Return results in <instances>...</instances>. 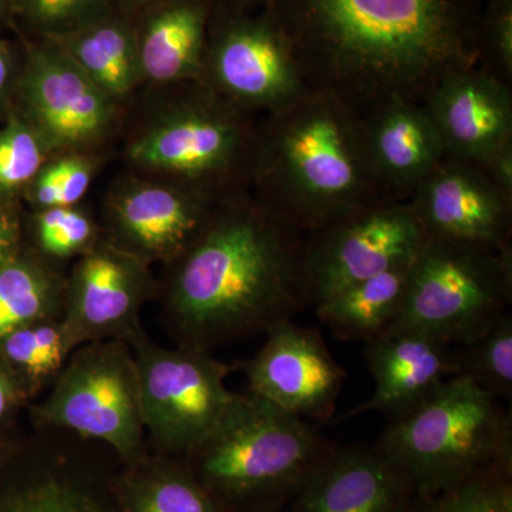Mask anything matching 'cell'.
I'll use <instances>...</instances> for the list:
<instances>
[{
  "instance_id": "6",
  "label": "cell",
  "mask_w": 512,
  "mask_h": 512,
  "mask_svg": "<svg viewBox=\"0 0 512 512\" xmlns=\"http://www.w3.org/2000/svg\"><path fill=\"white\" fill-rule=\"evenodd\" d=\"M511 301L512 248L427 237L410 264L402 312L393 325L466 345L510 311Z\"/></svg>"
},
{
  "instance_id": "8",
  "label": "cell",
  "mask_w": 512,
  "mask_h": 512,
  "mask_svg": "<svg viewBox=\"0 0 512 512\" xmlns=\"http://www.w3.org/2000/svg\"><path fill=\"white\" fill-rule=\"evenodd\" d=\"M127 343L136 360L146 433L167 451L190 454L234 400L229 367L204 350L164 348L141 330Z\"/></svg>"
},
{
  "instance_id": "24",
  "label": "cell",
  "mask_w": 512,
  "mask_h": 512,
  "mask_svg": "<svg viewBox=\"0 0 512 512\" xmlns=\"http://www.w3.org/2000/svg\"><path fill=\"white\" fill-rule=\"evenodd\" d=\"M59 288L45 269L10 258L0 266V340L23 326L53 319Z\"/></svg>"
},
{
  "instance_id": "13",
  "label": "cell",
  "mask_w": 512,
  "mask_h": 512,
  "mask_svg": "<svg viewBox=\"0 0 512 512\" xmlns=\"http://www.w3.org/2000/svg\"><path fill=\"white\" fill-rule=\"evenodd\" d=\"M406 202L427 237L511 248L512 198L473 161L444 154Z\"/></svg>"
},
{
  "instance_id": "38",
  "label": "cell",
  "mask_w": 512,
  "mask_h": 512,
  "mask_svg": "<svg viewBox=\"0 0 512 512\" xmlns=\"http://www.w3.org/2000/svg\"><path fill=\"white\" fill-rule=\"evenodd\" d=\"M13 400H15V386L6 375L0 373V419H3L8 412Z\"/></svg>"
},
{
  "instance_id": "20",
  "label": "cell",
  "mask_w": 512,
  "mask_h": 512,
  "mask_svg": "<svg viewBox=\"0 0 512 512\" xmlns=\"http://www.w3.org/2000/svg\"><path fill=\"white\" fill-rule=\"evenodd\" d=\"M212 198L200 192L141 187L123 195L116 227L138 259H177L211 220Z\"/></svg>"
},
{
  "instance_id": "11",
  "label": "cell",
  "mask_w": 512,
  "mask_h": 512,
  "mask_svg": "<svg viewBox=\"0 0 512 512\" xmlns=\"http://www.w3.org/2000/svg\"><path fill=\"white\" fill-rule=\"evenodd\" d=\"M200 79L241 110L274 113L309 90L291 45L274 19L234 23L204 56Z\"/></svg>"
},
{
  "instance_id": "35",
  "label": "cell",
  "mask_w": 512,
  "mask_h": 512,
  "mask_svg": "<svg viewBox=\"0 0 512 512\" xmlns=\"http://www.w3.org/2000/svg\"><path fill=\"white\" fill-rule=\"evenodd\" d=\"M36 201L43 208L62 207V195H60L59 175L56 165H50L37 177L35 185Z\"/></svg>"
},
{
  "instance_id": "25",
  "label": "cell",
  "mask_w": 512,
  "mask_h": 512,
  "mask_svg": "<svg viewBox=\"0 0 512 512\" xmlns=\"http://www.w3.org/2000/svg\"><path fill=\"white\" fill-rule=\"evenodd\" d=\"M124 512H222V505L194 473L165 467L128 485Z\"/></svg>"
},
{
  "instance_id": "15",
  "label": "cell",
  "mask_w": 512,
  "mask_h": 512,
  "mask_svg": "<svg viewBox=\"0 0 512 512\" xmlns=\"http://www.w3.org/2000/svg\"><path fill=\"white\" fill-rule=\"evenodd\" d=\"M22 97L40 136L56 146L93 143L106 134L113 119L109 94L60 45L33 50Z\"/></svg>"
},
{
  "instance_id": "34",
  "label": "cell",
  "mask_w": 512,
  "mask_h": 512,
  "mask_svg": "<svg viewBox=\"0 0 512 512\" xmlns=\"http://www.w3.org/2000/svg\"><path fill=\"white\" fill-rule=\"evenodd\" d=\"M478 165L483 167L498 188L512 198V141L495 151L493 156L488 157L483 164Z\"/></svg>"
},
{
  "instance_id": "16",
  "label": "cell",
  "mask_w": 512,
  "mask_h": 512,
  "mask_svg": "<svg viewBox=\"0 0 512 512\" xmlns=\"http://www.w3.org/2000/svg\"><path fill=\"white\" fill-rule=\"evenodd\" d=\"M421 104L446 156L483 164L512 141L511 86L481 63L447 74Z\"/></svg>"
},
{
  "instance_id": "29",
  "label": "cell",
  "mask_w": 512,
  "mask_h": 512,
  "mask_svg": "<svg viewBox=\"0 0 512 512\" xmlns=\"http://www.w3.org/2000/svg\"><path fill=\"white\" fill-rule=\"evenodd\" d=\"M43 141L35 127L16 117L0 128V192L16 190L39 173Z\"/></svg>"
},
{
  "instance_id": "27",
  "label": "cell",
  "mask_w": 512,
  "mask_h": 512,
  "mask_svg": "<svg viewBox=\"0 0 512 512\" xmlns=\"http://www.w3.org/2000/svg\"><path fill=\"white\" fill-rule=\"evenodd\" d=\"M3 356L33 382L57 375L72 348L60 319H46L23 326L0 340Z\"/></svg>"
},
{
  "instance_id": "23",
  "label": "cell",
  "mask_w": 512,
  "mask_h": 512,
  "mask_svg": "<svg viewBox=\"0 0 512 512\" xmlns=\"http://www.w3.org/2000/svg\"><path fill=\"white\" fill-rule=\"evenodd\" d=\"M56 39L111 99L133 89L141 73L140 57L136 37L126 26L94 22Z\"/></svg>"
},
{
  "instance_id": "5",
  "label": "cell",
  "mask_w": 512,
  "mask_h": 512,
  "mask_svg": "<svg viewBox=\"0 0 512 512\" xmlns=\"http://www.w3.org/2000/svg\"><path fill=\"white\" fill-rule=\"evenodd\" d=\"M375 447L402 471L417 497H429L512 463L511 413L457 375L419 409L389 421Z\"/></svg>"
},
{
  "instance_id": "4",
  "label": "cell",
  "mask_w": 512,
  "mask_h": 512,
  "mask_svg": "<svg viewBox=\"0 0 512 512\" xmlns=\"http://www.w3.org/2000/svg\"><path fill=\"white\" fill-rule=\"evenodd\" d=\"M309 421L255 393H235L210 436L188 456L194 476L221 505H264L292 500L335 450Z\"/></svg>"
},
{
  "instance_id": "10",
  "label": "cell",
  "mask_w": 512,
  "mask_h": 512,
  "mask_svg": "<svg viewBox=\"0 0 512 512\" xmlns=\"http://www.w3.org/2000/svg\"><path fill=\"white\" fill-rule=\"evenodd\" d=\"M198 101L140 138L130 156L138 164L191 178L211 197V188L241 173L252 177L258 131L242 119L245 110L212 90Z\"/></svg>"
},
{
  "instance_id": "3",
  "label": "cell",
  "mask_w": 512,
  "mask_h": 512,
  "mask_svg": "<svg viewBox=\"0 0 512 512\" xmlns=\"http://www.w3.org/2000/svg\"><path fill=\"white\" fill-rule=\"evenodd\" d=\"M252 178L258 201L302 235L366 205L394 200L370 163L359 114L319 90L266 114Z\"/></svg>"
},
{
  "instance_id": "40",
  "label": "cell",
  "mask_w": 512,
  "mask_h": 512,
  "mask_svg": "<svg viewBox=\"0 0 512 512\" xmlns=\"http://www.w3.org/2000/svg\"><path fill=\"white\" fill-rule=\"evenodd\" d=\"M268 512H276V511H274V510H268Z\"/></svg>"
},
{
  "instance_id": "39",
  "label": "cell",
  "mask_w": 512,
  "mask_h": 512,
  "mask_svg": "<svg viewBox=\"0 0 512 512\" xmlns=\"http://www.w3.org/2000/svg\"><path fill=\"white\" fill-rule=\"evenodd\" d=\"M9 3H12V0H0V9L6 8Z\"/></svg>"
},
{
  "instance_id": "17",
  "label": "cell",
  "mask_w": 512,
  "mask_h": 512,
  "mask_svg": "<svg viewBox=\"0 0 512 512\" xmlns=\"http://www.w3.org/2000/svg\"><path fill=\"white\" fill-rule=\"evenodd\" d=\"M365 359L375 377V393L339 421L375 412L389 421L402 419L426 403L448 379L460 375L456 346L402 326H390L366 342Z\"/></svg>"
},
{
  "instance_id": "28",
  "label": "cell",
  "mask_w": 512,
  "mask_h": 512,
  "mask_svg": "<svg viewBox=\"0 0 512 512\" xmlns=\"http://www.w3.org/2000/svg\"><path fill=\"white\" fill-rule=\"evenodd\" d=\"M511 466L497 464L444 493L416 497L409 512H512Z\"/></svg>"
},
{
  "instance_id": "12",
  "label": "cell",
  "mask_w": 512,
  "mask_h": 512,
  "mask_svg": "<svg viewBox=\"0 0 512 512\" xmlns=\"http://www.w3.org/2000/svg\"><path fill=\"white\" fill-rule=\"evenodd\" d=\"M248 390L303 420L329 423L346 372L316 329L291 320L266 332L262 348L244 363Z\"/></svg>"
},
{
  "instance_id": "9",
  "label": "cell",
  "mask_w": 512,
  "mask_h": 512,
  "mask_svg": "<svg viewBox=\"0 0 512 512\" xmlns=\"http://www.w3.org/2000/svg\"><path fill=\"white\" fill-rule=\"evenodd\" d=\"M427 235L406 201L384 200L305 235L303 276L309 306L346 286L409 264Z\"/></svg>"
},
{
  "instance_id": "22",
  "label": "cell",
  "mask_w": 512,
  "mask_h": 512,
  "mask_svg": "<svg viewBox=\"0 0 512 512\" xmlns=\"http://www.w3.org/2000/svg\"><path fill=\"white\" fill-rule=\"evenodd\" d=\"M204 35V10L194 3H177L157 13L138 43L141 73L161 83L200 79Z\"/></svg>"
},
{
  "instance_id": "14",
  "label": "cell",
  "mask_w": 512,
  "mask_h": 512,
  "mask_svg": "<svg viewBox=\"0 0 512 512\" xmlns=\"http://www.w3.org/2000/svg\"><path fill=\"white\" fill-rule=\"evenodd\" d=\"M150 296L143 261L120 249H93L77 265L60 319L72 350L123 340L140 332V311Z\"/></svg>"
},
{
  "instance_id": "7",
  "label": "cell",
  "mask_w": 512,
  "mask_h": 512,
  "mask_svg": "<svg viewBox=\"0 0 512 512\" xmlns=\"http://www.w3.org/2000/svg\"><path fill=\"white\" fill-rule=\"evenodd\" d=\"M37 414L46 426L104 441L126 460L140 456L146 429L131 346L106 340L74 349Z\"/></svg>"
},
{
  "instance_id": "32",
  "label": "cell",
  "mask_w": 512,
  "mask_h": 512,
  "mask_svg": "<svg viewBox=\"0 0 512 512\" xmlns=\"http://www.w3.org/2000/svg\"><path fill=\"white\" fill-rule=\"evenodd\" d=\"M93 225L72 207L46 208L37 220V237L46 254L69 256L89 244Z\"/></svg>"
},
{
  "instance_id": "31",
  "label": "cell",
  "mask_w": 512,
  "mask_h": 512,
  "mask_svg": "<svg viewBox=\"0 0 512 512\" xmlns=\"http://www.w3.org/2000/svg\"><path fill=\"white\" fill-rule=\"evenodd\" d=\"M0 512H106L89 494L57 478H47L16 495Z\"/></svg>"
},
{
  "instance_id": "19",
  "label": "cell",
  "mask_w": 512,
  "mask_h": 512,
  "mask_svg": "<svg viewBox=\"0 0 512 512\" xmlns=\"http://www.w3.org/2000/svg\"><path fill=\"white\" fill-rule=\"evenodd\" d=\"M360 119L376 177L390 197L404 201L444 156L429 113L423 104L393 97Z\"/></svg>"
},
{
  "instance_id": "37",
  "label": "cell",
  "mask_w": 512,
  "mask_h": 512,
  "mask_svg": "<svg viewBox=\"0 0 512 512\" xmlns=\"http://www.w3.org/2000/svg\"><path fill=\"white\" fill-rule=\"evenodd\" d=\"M13 242H15V234L12 227L8 221L0 218V266L12 258Z\"/></svg>"
},
{
  "instance_id": "21",
  "label": "cell",
  "mask_w": 512,
  "mask_h": 512,
  "mask_svg": "<svg viewBox=\"0 0 512 512\" xmlns=\"http://www.w3.org/2000/svg\"><path fill=\"white\" fill-rule=\"evenodd\" d=\"M410 264L394 266L333 293L313 306L316 316L335 338L369 342L399 318Z\"/></svg>"
},
{
  "instance_id": "1",
  "label": "cell",
  "mask_w": 512,
  "mask_h": 512,
  "mask_svg": "<svg viewBox=\"0 0 512 512\" xmlns=\"http://www.w3.org/2000/svg\"><path fill=\"white\" fill-rule=\"evenodd\" d=\"M312 90L359 116L393 97L423 103L447 74L480 64L458 0H272Z\"/></svg>"
},
{
  "instance_id": "18",
  "label": "cell",
  "mask_w": 512,
  "mask_h": 512,
  "mask_svg": "<svg viewBox=\"0 0 512 512\" xmlns=\"http://www.w3.org/2000/svg\"><path fill=\"white\" fill-rule=\"evenodd\" d=\"M412 484L377 450H335L292 497L291 512H409Z\"/></svg>"
},
{
  "instance_id": "30",
  "label": "cell",
  "mask_w": 512,
  "mask_h": 512,
  "mask_svg": "<svg viewBox=\"0 0 512 512\" xmlns=\"http://www.w3.org/2000/svg\"><path fill=\"white\" fill-rule=\"evenodd\" d=\"M30 23L60 37L99 22L109 0H12Z\"/></svg>"
},
{
  "instance_id": "2",
  "label": "cell",
  "mask_w": 512,
  "mask_h": 512,
  "mask_svg": "<svg viewBox=\"0 0 512 512\" xmlns=\"http://www.w3.org/2000/svg\"><path fill=\"white\" fill-rule=\"evenodd\" d=\"M305 235L258 200L227 198L175 259L165 313L178 346L210 352L309 306Z\"/></svg>"
},
{
  "instance_id": "26",
  "label": "cell",
  "mask_w": 512,
  "mask_h": 512,
  "mask_svg": "<svg viewBox=\"0 0 512 512\" xmlns=\"http://www.w3.org/2000/svg\"><path fill=\"white\" fill-rule=\"evenodd\" d=\"M460 375L495 399L512 397V315L505 312L466 345L456 346Z\"/></svg>"
},
{
  "instance_id": "33",
  "label": "cell",
  "mask_w": 512,
  "mask_h": 512,
  "mask_svg": "<svg viewBox=\"0 0 512 512\" xmlns=\"http://www.w3.org/2000/svg\"><path fill=\"white\" fill-rule=\"evenodd\" d=\"M55 165L59 175L62 207H72L77 201L82 200L89 188L92 177L90 165L79 158H66Z\"/></svg>"
},
{
  "instance_id": "36",
  "label": "cell",
  "mask_w": 512,
  "mask_h": 512,
  "mask_svg": "<svg viewBox=\"0 0 512 512\" xmlns=\"http://www.w3.org/2000/svg\"><path fill=\"white\" fill-rule=\"evenodd\" d=\"M13 62L8 47L0 43V100L5 97L12 83Z\"/></svg>"
}]
</instances>
